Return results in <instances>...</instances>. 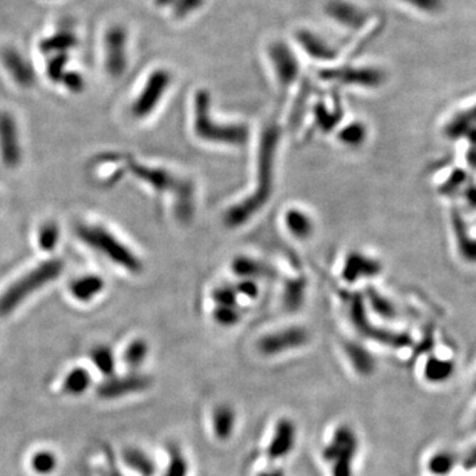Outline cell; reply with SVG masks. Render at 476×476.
Wrapping results in <instances>:
<instances>
[{"label":"cell","mask_w":476,"mask_h":476,"mask_svg":"<svg viewBox=\"0 0 476 476\" xmlns=\"http://www.w3.org/2000/svg\"><path fill=\"white\" fill-rule=\"evenodd\" d=\"M74 37L68 33H61L58 36L52 37L46 43V46H49L53 51H60V53H66V49L69 46H73Z\"/></svg>","instance_id":"obj_37"},{"label":"cell","mask_w":476,"mask_h":476,"mask_svg":"<svg viewBox=\"0 0 476 476\" xmlns=\"http://www.w3.org/2000/svg\"><path fill=\"white\" fill-rule=\"evenodd\" d=\"M344 353H346V356L348 358L351 366L355 369L357 375L369 377V376L375 373V356L363 344L355 343V341H348L344 346Z\"/></svg>","instance_id":"obj_22"},{"label":"cell","mask_w":476,"mask_h":476,"mask_svg":"<svg viewBox=\"0 0 476 476\" xmlns=\"http://www.w3.org/2000/svg\"><path fill=\"white\" fill-rule=\"evenodd\" d=\"M57 467H58V459L55 452L51 450H37L29 458V468L36 475H52L55 474Z\"/></svg>","instance_id":"obj_28"},{"label":"cell","mask_w":476,"mask_h":476,"mask_svg":"<svg viewBox=\"0 0 476 476\" xmlns=\"http://www.w3.org/2000/svg\"><path fill=\"white\" fill-rule=\"evenodd\" d=\"M151 385V378L140 372H126L125 375H114L105 378L97 388L100 398L105 401L120 400L133 394L142 393Z\"/></svg>","instance_id":"obj_13"},{"label":"cell","mask_w":476,"mask_h":476,"mask_svg":"<svg viewBox=\"0 0 476 476\" xmlns=\"http://www.w3.org/2000/svg\"><path fill=\"white\" fill-rule=\"evenodd\" d=\"M148 356V341L143 338H134L125 344L118 358L120 364L128 369L126 372H139L140 368L146 364Z\"/></svg>","instance_id":"obj_21"},{"label":"cell","mask_w":476,"mask_h":476,"mask_svg":"<svg viewBox=\"0 0 476 476\" xmlns=\"http://www.w3.org/2000/svg\"><path fill=\"white\" fill-rule=\"evenodd\" d=\"M475 426H476V417H475Z\"/></svg>","instance_id":"obj_40"},{"label":"cell","mask_w":476,"mask_h":476,"mask_svg":"<svg viewBox=\"0 0 476 476\" xmlns=\"http://www.w3.org/2000/svg\"><path fill=\"white\" fill-rule=\"evenodd\" d=\"M74 234L83 247L119 270L128 274H139L143 270V262L137 252L106 222L97 219L77 221Z\"/></svg>","instance_id":"obj_2"},{"label":"cell","mask_w":476,"mask_h":476,"mask_svg":"<svg viewBox=\"0 0 476 476\" xmlns=\"http://www.w3.org/2000/svg\"><path fill=\"white\" fill-rule=\"evenodd\" d=\"M106 290V281L100 274L86 273L68 284V295L77 304L94 303Z\"/></svg>","instance_id":"obj_16"},{"label":"cell","mask_w":476,"mask_h":476,"mask_svg":"<svg viewBox=\"0 0 476 476\" xmlns=\"http://www.w3.org/2000/svg\"><path fill=\"white\" fill-rule=\"evenodd\" d=\"M89 358L94 368V372L100 373L105 378L115 375L118 366V355L109 346L100 344L93 347Z\"/></svg>","instance_id":"obj_25"},{"label":"cell","mask_w":476,"mask_h":476,"mask_svg":"<svg viewBox=\"0 0 476 476\" xmlns=\"http://www.w3.org/2000/svg\"><path fill=\"white\" fill-rule=\"evenodd\" d=\"M213 316H214V321L224 327L234 326L241 319V315L236 306H217Z\"/></svg>","instance_id":"obj_34"},{"label":"cell","mask_w":476,"mask_h":476,"mask_svg":"<svg viewBox=\"0 0 476 476\" xmlns=\"http://www.w3.org/2000/svg\"><path fill=\"white\" fill-rule=\"evenodd\" d=\"M122 460L126 467L130 468L133 472L139 476H155L157 467H156L155 459L152 458L146 450L140 447L130 446L123 450L122 452Z\"/></svg>","instance_id":"obj_23"},{"label":"cell","mask_w":476,"mask_h":476,"mask_svg":"<svg viewBox=\"0 0 476 476\" xmlns=\"http://www.w3.org/2000/svg\"><path fill=\"white\" fill-rule=\"evenodd\" d=\"M233 269L237 274L244 276V278H252V276H256L257 278V276H261L264 273H266L264 266L254 261V259H249V258L237 259Z\"/></svg>","instance_id":"obj_33"},{"label":"cell","mask_w":476,"mask_h":476,"mask_svg":"<svg viewBox=\"0 0 476 476\" xmlns=\"http://www.w3.org/2000/svg\"><path fill=\"white\" fill-rule=\"evenodd\" d=\"M310 341L309 331L303 327H287L262 336L257 347L264 356H279L290 351L302 348Z\"/></svg>","instance_id":"obj_11"},{"label":"cell","mask_w":476,"mask_h":476,"mask_svg":"<svg viewBox=\"0 0 476 476\" xmlns=\"http://www.w3.org/2000/svg\"><path fill=\"white\" fill-rule=\"evenodd\" d=\"M128 35L122 26H111L103 35L105 68L113 78L122 77L128 68Z\"/></svg>","instance_id":"obj_10"},{"label":"cell","mask_w":476,"mask_h":476,"mask_svg":"<svg viewBox=\"0 0 476 476\" xmlns=\"http://www.w3.org/2000/svg\"><path fill=\"white\" fill-rule=\"evenodd\" d=\"M360 450L356 430L347 423L339 425L321 449V458L332 476H355V460Z\"/></svg>","instance_id":"obj_5"},{"label":"cell","mask_w":476,"mask_h":476,"mask_svg":"<svg viewBox=\"0 0 476 476\" xmlns=\"http://www.w3.org/2000/svg\"><path fill=\"white\" fill-rule=\"evenodd\" d=\"M174 83L172 73L167 68H155L147 76L130 105L131 117L137 120L148 119L155 113Z\"/></svg>","instance_id":"obj_6"},{"label":"cell","mask_w":476,"mask_h":476,"mask_svg":"<svg viewBox=\"0 0 476 476\" xmlns=\"http://www.w3.org/2000/svg\"><path fill=\"white\" fill-rule=\"evenodd\" d=\"M475 388H476V380H475Z\"/></svg>","instance_id":"obj_41"},{"label":"cell","mask_w":476,"mask_h":476,"mask_svg":"<svg viewBox=\"0 0 476 476\" xmlns=\"http://www.w3.org/2000/svg\"><path fill=\"white\" fill-rule=\"evenodd\" d=\"M257 476H287L284 468L278 466H271V467L264 468L261 470Z\"/></svg>","instance_id":"obj_39"},{"label":"cell","mask_w":476,"mask_h":476,"mask_svg":"<svg viewBox=\"0 0 476 476\" xmlns=\"http://www.w3.org/2000/svg\"><path fill=\"white\" fill-rule=\"evenodd\" d=\"M65 65H66V53H57L46 66L48 77L55 83L61 81L63 76L66 72Z\"/></svg>","instance_id":"obj_35"},{"label":"cell","mask_w":476,"mask_h":476,"mask_svg":"<svg viewBox=\"0 0 476 476\" xmlns=\"http://www.w3.org/2000/svg\"><path fill=\"white\" fill-rule=\"evenodd\" d=\"M193 131L204 142L224 146H242L249 138L247 126L241 123H224L214 118L211 94L205 89H200L195 94Z\"/></svg>","instance_id":"obj_4"},{"label":"cell","mask_w":476,"mask_h":476,"mask_svg":"<svg viewBox=\"0 0 476 476\" xmlns=\"http://www.w3.org/2000/svg\"><path fill=\"white\" fill-rule=\"evenodd\" d=\"M284 225L287 232L296 239H309L315 232V222L307 212L291 208L284 213Z\"/></svg>","instance_id":"obj_24"},{"label":"cell","mask_w":476,"mask_h":476,"mask_svg":"<svg viewBox=\"0 0 476 476\" xmlns=\"http://www.w3.org/2000/svg\"><path fill=\"white\" fill-rule=\"evenodd\" d=\"M93 373L88 366H74L65 372L60 389L68 397H81L93 386Z\"/></svg>","instance_id":"obj_18"},{"label":"cell","mask_w":476,"mask_h":476,"mask_svg":"<svg viewBox=\"0 0 476 476\" xmlns=\"http://www.w3.org/2000/svg\"><path fill=\"white\" fill-rule=\"evenodd\" d=\"M462 465H463L465 470H474V468H476V446L470 450L467 454L465 455Z\"/></svg>","instance_id":"obj_38"},{"label":"cell","mask_w":476,"mask_h":476,"mask_svg":"<svg viewBox=\"0 0 476 476\" xmlns=\"http://www.w3.org/2000/svg\"><path fill=\"white\" fill-rule=\"evenodd\" d=\"M279 142V130L267 126L261 137L258 163H257L256 191L242 202L233 205L225 213V224L230 228H238L247 224L269 202L274 185V167L276 148Z\"/></svg>","instance_id":"obj_1"},{"label":"cell","mask_w":476,"mask_h":476,"mask_svg":"<svg viewBox=\"0 0 476 476\" xmlns=\"http://www.w3.org/2000/svg\"><path fill=\"white\" fill-rule=\"evenodd\" d=\"M321 77L327 83L363 89L380 88L385 81V73L380 68L364 64L327 65L321 69Z\"/></svg>","instance_id":"obj_7"},{"label":"cell","mask_w":476,"mask_h":476,"mask_svg":"<svg viewBox=\"0 0 476 476\" xmlns=\"http://www.w3.org/2000/svg\"><path fill=\"white\" fill-rule=\"evenodd\" d=\"M295 46L311 60L324 65L336 64L339 51L326 37L310 28H299L294 33Z\"/></svg>","instance_id":"obj_14"},{"label":"cell","mask_w":476,"mask_h":476,"mask_svg":"<svg viewBox=\"0 0 476 476\" xmlns=\"http://www.w3.org/2000/svg\"><path fill=\"white\" fill-rule=\"evenodd\" d=\"M58 258H46L24 269L0 289V318L4 319L20 310L36 294L56 282L64 270Z\"/></svg>","instance_id":"obj_3"},{"label":"cell","mask_w":476,"mask_h":476,"mask_svg":"<svg viewBox=\"0 0 476 476\" xmlns=\"http://www.w3.org/2000/svg\"><path fill=\"white\" fill-rule=\"evenodd\" d=\"M190 463L183 450L177 445L168 446V460L162 476H188Z\"/></svg>","instance_id":"obj_30"},{"label":"cell","mask_w":476,"mask_h":476,"mask_svg":"<svg viewBox=\"0 0 476 476\" xmlns=\"http://www.w3.org/2000/svg\"><path fill=\"white\" fill-rule=\"evenodd\" d=\"M267 63L278 86L287 90L299 80L301 61L298 52L287 41L276 38L266 46Z\"/></svg>","instance_id":"obj_8"},{"label":"cell","mask_w":476,"mask_h":476,"mask_svg":"<svg viewBox=\"0 0 476 476\" xmlns=\"http://www.w3.org/2000/svg\"><path fill=\"white\" fill-rule=\"evenodd\" d=\"M298 440L296 423L289 418L282 417L275 423L273 435L266 449V457L270 462H279L291 455Z\"/></svg>","instance_id":"obj_15"},{"label":"cell","mask_w":476,"mask_h":476,"mask_svg":"<svg viewBox=\"0 0 476 476\" xmlns=\"http://www.w3.org/2000/svg\"><path fill=\"white\" fill-rule=\"evenodd\" d=\"M237 428V412L230 403H219L212 412L213 434L220 442H228Z\"/></svg>","instance_id":"obj_19"},{"label":"cell","mask_w":476,"mask_h":476,"mask_svg":"<svg viewBox=\"0 0 476 476\" xmlns=\"http://www.w3.org/2000/svg\"><path fill=\"white\" fill-rule=\"evenodd\" d=\"M157 9H170L175 19L183 20L205 7L207 0H154Z\"/></svg>","instance_id":"obj_27"},{"label":"cell","mask_w":476,"mask_h":476,"mask_svg":"<svg viewBox=\"0 0 476 476\" xmlns=\"http://www.w3.org/2000/svg\"><path fill=\"white\" fill-rule=\"evenodd\" d=\"M3 64L7 69L9 77H12V80L15 83H18V86L27 89L33 85L35 78L33 71L31 69L27 60L20 55L18 51L14 49L6 51L3 55Z\"/></svg>","instance_id":"obj_20"},{"label":"cell","mask_w":476,"mask_h":476,"mask_svg":"<svg viewBox=\"0 0 476 476\" xmlns=\"http://www.w3.org/2000/svg\"><path fill=\"white\" fill-rule=\"evenodd\" d=\"M61 81L64 83V86L69 92L80 93L83 92L85 88V80L83 76L77 72H65Z\"/></svg>","instance_id":"obj_36"},{"label":"cell","mask_w":476,"mask_h":476,"mask_svg":"<svg viewBox=\"0 0 476 476\" xmlns=\"http://www.w3.org/2000/svg\"><path fill=\"white\" fill-rule=\"evenodd\" d=\"M457 455L452 451L442 450L431 455V458L428 462V468L433 475L446 476L454 470L457 465Z\"/></svg>","instance_id":"obj_31"},{"label":"cell","mask_w":476,"mask_h":476,"mask_svg":"<svg viewBox=\"0 0 476 476\" xmlns=\"http://www.w3.org/2000/svg\"><path fill=\"white\" fill-rule=\"evenodd\" d=\"M23 162V145L20 128L9 111H0V163L15 170Z\"/></svg>","instance_id":"obj_12"},{"label":"cell","mask_w":476,"mask_h":476,"mask_svg":"<svg viewBox=\"0 0 476 476\" xmlns=\"http://www.w3.org/2000/svg\"><path fill=\"white\" fill-rule=\"evenodd\" d=\"M61 237L60 227L55 220H44L38 224L35 233V242L41 253L49 254L55 252Z\"/></svg>","instance_id":"obj_26"},{"label":"cell","mask_w":476,"mask_h":476,"mask_svg":"<svg viewBox=\"0 0 476 476\" xmlns=\"http://www.w3.org/2000/svg\"><path fill=\"white\" fill-rule=\"evenodd\" d=\"M454 373V364L449 360H442L438 357H430L426 364L423 375L425 378L433 384H440L449 380Z\"/></svg>","instance_id":"obj_29"},{"label":"cell","mask_w":476,"mask_h":476,"mask_svg":"<svg viewBox=\"0 0 476 476\" xmlns=\"http://www.w3.org/2000/svg\"><path fill=\"white\" fill-rule=\"evenodd\" d=\"M381 271L380 264L363 253H351L343 267V278L348 282H356L372 278Z\"/></svg>","instance_id":"obj_17"},{"label":"cell","mask_w":476,"mask_h":476,"mask_svg":"<svg viewBox=\"0 0 476 476\" xmlns=\"http://www.w3.org/2000/svg\"><path fill=\"white\" fill-rule=\"evenodd\" d=\"M339 139L347 146L356 147L364 143L366 139V128L361 122H351L340 130Z\"/></svg>","instance_id":"obj_32"},{"label":"cell","mask_w":476,"mask_h":476,"mask_svg":"<svg viewBox=\"0 0 476 476\" xmlns=\"http://www.w3.org/2000/svg\"><path fill=\"white\" fill-rule=\"evenodd\" d=\"M323 12L333 24L349 32H360L371 23V12L353 0H327Z\"/></svg>","instance_id":"obj_9"}]
</instances>
